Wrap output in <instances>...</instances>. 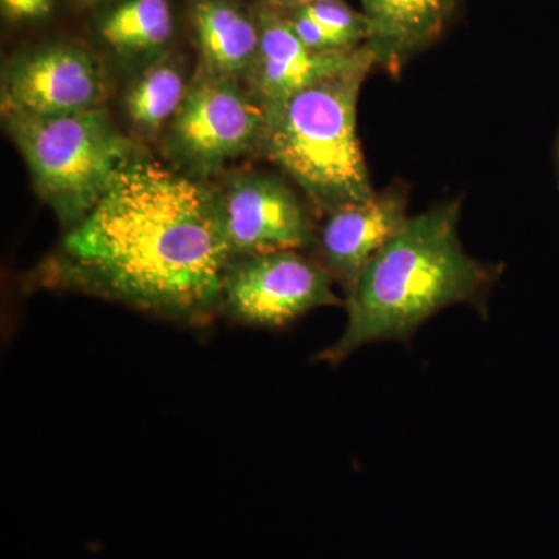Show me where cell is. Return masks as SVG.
Masks as SVG:
<instances>
[{"mask_svg": "<svg viewBox=\"0 0 559 559\" xmlns=\"http://www.w3.org/2000/svg\"><path fill=\"white\" fill-rule=\"evenodd\" d=\"M231 260L216 190L143 154L66 231L33 285L207 325Z\"/></svg>", "mask_w": 559, "mask_h": 559, "instance_id": "cell-1", "label": "cell"}, {"mask_svg": "<svg viewBox=\"0 0 559 559\" xmlns=\"http://www.w3.org/2000/svg\"><path fill=\"white\" fill-rule=\"evenodd\" d=\"M462 200L411 216L345 294L347 326L319 360L336 364L374 342H409L430 318L465 304L487 314L503 264L484 263L459 237Z\"/></svg>", "mask_w": 559, "mask_h": 559, "instance_id": "cell-2", "label": "cell"}, {"mask_svg": "<svg viewBox=\"0 0 559 559\" xmlns=\"http://www.w3.org/2000/svg\"><path fill=\"white\" fill-rule=\"evenodd\" d=\"M370 60L318 81L267 114L261 154L322 215L373 197L358 138V102Z\"/></svg>", "mask_w": 559, "mask_h": 559, "instance_id": "cell-3", "label": "cell"}, {"mask_svg": "<svg viewBox=\"0 0 559 559\" xmlns=\"http://www.w3.org/2000/svg\"><path fill=\"white\" fill-rule=\"evenodd\" d=\"M40 200L66 231L79 226L143 151L120 130L106 106L64 116H3Z\"/></svg>", "mask_w": 559, "mask_h": 559, "instance_id": "cell-4", "label": "cell"}, {"mask_svg": "<svg viewBox=\"0 0 559 559\" xmlns=\"http://www.w3.org/2000/svg\"><path fill=\"white\" fill-rule=\"evenodd\" d=\"M266 128V109L248 84L200 70L165 131L164 151L176 170L205 182L230 162L261 153Z\"/></svg>", "mask_w": 559, "mask_h": 559, "instance_id": "cell-5", "label": "cell"}, {"mask_svg": "<svg viewBox=\"0 0 559 559\" xmlns=\"http://www.w3.org/2000/svg\"><path fill=\"white\" fill-rule=\"evenodd\" d=\"M318 260L299 250L235 257L224 278L221 308L246 325L282 329L320 307L344 304Z\"/></svg>", "mask_w": 559, "mask_h": 559, "instance_id": "cell-6", "label": "cell"}, {"mask_svg": "<svg viewBox=\"0 0 559 559\" xmlns=\"http://www.w3.org/2000/svg\"><path fill=\"white\" fill-rule=\"evenodd\" d=\"M110 81L102 61L84 47L55 43L17 53L2 70V116H64L102 108Z\"/></svg>", "mask_w": 559, "mask_h": 559, "instance_id": "cell-7", "label": "cell"}, {"mask_svg": "<svg viewBox=\"0 0 559 559\" xmlns=\"http://www.w3.org/2000/svg\"><path fill=\"white\" fill-rule=\"evenodd\" d=\"M216 193L234 259L316 245L310 212L282 176L240 171Z\"/></svg>", "mask_w": 559, "mask_h": 559, "instance_id": "cell-8", "label": "cell"}, {"mask_svg": "<svg viewBox=\"0 0 559 559\" xmlns=\"http://www.w3.org/2000/svg\"><path fill=\"white\" fill-rule=\"evenodd\" d=\"M260 47L246 84L274 112L297 92L331 75L374 60L370 47L355 50L316 51L308 49L290 28L285 14L275 9L260 11Z\"/></svg>", "mask_w": 559, "mask_h": 559, "instance_id": "cell-9", "label": "cell"}, {"mask_svg": "<svg viewBox=\"0 0 559 559\" xmlns=\"http://www.w3.org/2000/svg\"><path fill=\"white\" fill-rule=\"evenodd\" d=\"M406 186L395 183L369 200L345 205L326 215L316 237L318 261L345 294L367 264L411 218Z\"/></svg>", "mask_w": 559, "mask_h": 559, "instance_id": "cell-10", "label": "cell"}, {"mask_svg": "<svg viewBox=\"0 0 559 559\" xmlns=\"http://www.w3.org/2000/svg\"><path fill=\"white\" fill-rule=\"evenodd\" d=\"M462 0H360L370 24L367 46L390 75L441 38Z\"/></svg>", "mask_w": 559, "mask_h": 559, "instance_id": "cell-11", "label": "cell"}, {"mask_svg": "<svg viewBox=\"0 0 559 559\" xmlns=\"http://www.w3.org/2000/svg\"><path fill=\"white\" fill-rule=\"evenodd\" d=\"M201 70L248 81L260 47L259 21L230 0H201L193 10Z\"/></svg>", "mask_w": 559, "mask_h": 559, "instance_id": "cell-12", "label": "cell"}, {"mask_svg": "<svg viewBox=\"0 0 559 559\" xmlns=\"http://www.w3.org/2000/svg\"><path fill=\"white\" fill-rule=\"evenodd\" d=\"M189 80L175 61H156L131 81L123 110L132 131L143 140L160 138L186 100Z\"/></svg>", "mask_w": 559, "mask_h": 559, "instance_id": "cell-13", "label": "cell"}, {"mask_svg": "<svg viewBox=\"0 0 559 559\" xmlns=\"http://www.w3.org/2000/svg\"><path fill=\"white\" fill-rule=\"evenodd\" d=\"M175 33L168 0H124L100 24L103 40L127 57L151 55L167 46Z\"/></svg>", "mask_w": 559, "mask_h": 559, "instance_id": "cell-14", "label": "cell"}, {"mask_svg": "<svg viewBox=\"0 0 559 559\" xmlns=\"http://www.w3.org/2000/svg\"><path fill=\"white\" fill-rule=\"evenodd\" d=\"M300 9L331 33L344 50L359 49L370 38V24L366 14L353 10L341 0H320Z\"/></svg>", "mask_w": 559, "mask_h": 559, "instance_id": "cell-15", "label": "cell"}, {"mask_svg": "<svg viewBox=\"0 0 559 559\" xmlns=\"http://www.w3.org/2000/svg\"><path fill=\"white\" fill-rule=\"evenodd\" d=\"M290 28L296 33L297 38L308 47L316 51H345L342 49L337 40L333 38L331 33L326 32L318 21L312 20L310 14L304 9L289 10V14H285Z\"/></svg>", "mask_w": 559, "mask_h": 559, "instance_id": "cell-16", "label": "cell"}, {"mask_svg": "<svg viewBox=\"0 0 559 559\" xmlns=\"http://www.w3.org/2000/svg\"><path fill=\"white\" fill-rule=\"evenodd\" d=\"M0 5L11 21L39 20L50 13L53 0H0Z\"/></svg>", "mask_w": 559, "mask_h": 559, "instance_id": "cell-17", "label": "cell"}, {"mask_svg": "<svg viewBox=\"0 0 559 559\" xmlns=\"http://www.w3.org/2000/svg\"><path fill=\"white\" fill-rule=\"evenodd\" d=\"M320 2V0H271L275 9H300V7L308 5V3Z\"/></svg>", "mask_w": 559, "mask_h": 559, "instance_id": "cell-18", "label": "cell"}, {"mask_svg": "<svg viewBox=\"0 0 559 559\" xmlns=\"http://www.w3.org/2000/svg\"><path fill=\"white\" fill-rule=\"evenodd\" d=\"M555 165H557L558 180H559V131L557 142H555Z\"/></svg>", "mask_w": 559, "mask_h": 559, "instance_id": "cell-19", "label": "cell"}, {"mask_svg": "<svg viewBox=\"0 0 559 559\" xmlns=\"http://www.w3.org/2000/svg\"><path fill=\"white\" fill-rule=\"evenodd\" d=\"M83 2H98V0H83Z\"/></svg>", "mask_w": 559, "mask_h": 559, "instance_id": "cell-20", "label": "cell"}]
</instances>
